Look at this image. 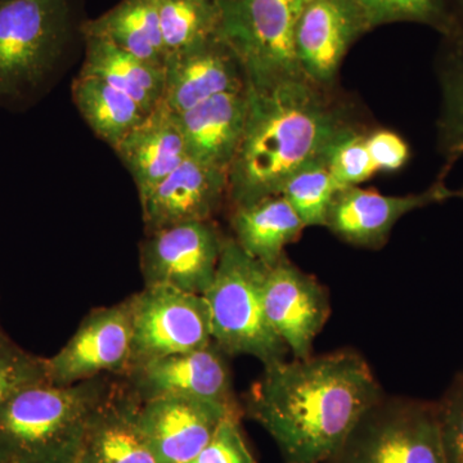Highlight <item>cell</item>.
Returning <instances> with one entry per match:
<instances>
[{
    "label": "cell",
    "mask_w": 463,
    "mask_h": 463,
    "mask_svg": "<svg viewBox=\"0 0 463 463\" xmlns=\"http://www.w3.org/2000/svg\"><path fill=\"white\" fill-rule=\"evenodd\" d=\"M381 397L370 365L345 350L264 365L243 405L285 463H327Z\"/></svg>",
    "instance_id": "1"
},
{
    "label": "cell",
    "mask_w": 463,
    "mask_h": 463,
    "mask_svg": "<svg viewBox=\"0 0 463 463\" xmlns=\"http://www.w3.org/2000/svg\"><path fill=\"white\" fill-rule=\"evenodd\" d=\"M325 88L306 76L249 91L248 118L228 172L232 207L281 194L295 174L327 164L334 146L355 128Z\"/></svg>",
    "instance_id": "2"
},
{
    "label": "cell",
    "mask_w": 463,
    "mask_h": 463,
    "mask_svg": "<svg viewBox=\"0 0 463 463\" xmlns=\"http://www.w3.org/2000/svg\"><path fill=\"white\" fill-rule=\"evenodd\" d=\"M109 374L70 386L38 383L0 404V463H78Z\"/></svg>",
    "instance_id": "3"
},
{
    "label": "cell",
    "mask_w": 463,
    "mask_h": 463,
    "mask_svg": "<svg viewBox=\"0 0 463 463\" xmlns=\"http://www.w3.org/2000/svg\"><path fill=\"white\" fill-rule=\"evenodd\" d=\"M265 265L234 239H225L214 281L203 298L216 345L227 355H251L268 365L285 361L288 349L265 315Z\"/></svg>",
    "instance_id": "4"
},
{
    "label": "cell",
    "mask_w": 463,
    "mask_h": 463,
    "mask_svg": "<svg viewBox=\"0 0 463 463\" xmlns=\"http://www.w3.org/2000/svg\"><path fill=\"white\" fill-rule=\"evenodd\" d=\"M81 25L71 0H0V99L38 90Z\"/></svg>",
    "instance_id": "5"
},
{
    "label": "cell",
    "mask_w": 463,
    "mask_h": 463,
    "mask_svg": "<svg viewBox=\"0 0 463 463\" xmlns=\"http://www.w3.org/2000/svg\"><path fill=\"white\" fill-rule=\"evenodd\" d=\"M219 36L245 70L248 88L264 90L304 76L295 54V32L309 0H219Z\"/></svg>",
    "instance_id": "6"
},
{
    "label": "cell",
    "mask_w": 463,
    "mask_h": 463,
    "mask_svg": "<svg viewBox=\"0 0 463 463\" xmlns=\"http://www.w3.org/2000/svg\"><path fill=\"white\" fill-rule=\"evenodd\" d=\"M327 463H446L437 402L383 395Z\"/></svg>",
    "instance_id": "7"
},
{
    "label": "cell",
    "mask_w": 463,
    "mask_h": 463,
    "mask_svg": "<svg viewBox=\"0 0 463 463\" xmlns=\"http://www.w3.org/2000/svg\"><path fill=\"white\" fill-rule=\"evenodd\" d=\"M128 301L132 317L130 370L213 343L209 307L203 295L145 286Z\"/></svg>",
    "instance_id": "8"
},
{
    "label": "cell",
    "mask_w": 463,
    "mask_h": 463,
    "mask_svg": "<svg viewBox=\"0 0 463 463\" xmlns=\"http://www.w3.org/2000/svg\"><path fill=\"white\" fill-rule=\"evenodd\" d=\"M224 240L212 221L146 234L139 248L145 286H166L203 297L214 281Z\"/></svg>",
    "instance_id": "9"
},
{
    "label": "cell",
    "mask_w": 463,
    "mask_h": 463,
    "mask_svg": "<svg viewBox=\"0 0 463 463\" xmlns=\"http://www.w3.org/2000/svg\"><path fill=\"white\" fill-rule=\"evenodd\" d=\"M132 359V317L129 301L91 310L67 341L47 358L48 381L70 386L94 377H125Z\"/></svg>",
    "instance_id": "10"
},
{
    "label": "cell",
    "mask_w": 463,
    "mask_h": 463,
    "mask_svg": "<svg viewBox=\"0 0 463 463\" xmlns=\"http://www.w3.org/2000/svg\"><path fill=\"white\" fill-rule=\"evenodd\" d=\"M225 356L213 341L201 349L137 365L123 379L142 403L158 398H188L241 414Z\"/></svg>",
    "instance_id": "11"
},
{
    "label": "cell",
    "mask_w": 463,
    "mask_h": 463,
    "mask_svg": "<svg viewBox=\"0 0 463 463\" xmlns=\"http://www.w3.org/2000/svg\"><path fill=\"white\" fill-rule=\"evenodd\" d=\"M264 309L270 327L294 359L312 355L317 335L331 313L327 289L285 255L267 267Z\"/></svg>",
    "instance_id": "12"
},
{
    "label": "cell",
    "mask_w": 463,
    "mask_h": 463,
    "mask_svg": "<svg viewBox=\"0 0 463 463\" xmlns=\"http://www.w3.org/2000/svg\"><path fill=\"white\" fill-rule=\"evenodd\" d=\"M371 32L358 0H309L295 32V54L312 83L330 88L347 51Z\"/></svg>",
    "instance_id": "13"
},
{
    "label": "cell",
    "mask_w": 463,
    "mask_h": 463,
    "mask_svg": "<svg viewBox=\"0 0 463 463\" xmlns=\"http://www.w3.org/2000/svg\"><path fill=\"white\" fill-rule=\"evenodd\" d=\"M455 197L444 183V174L428 190L405 196H386L359 185L340 188L328 209L326 228L359 248H381L394 225L414 210Z\"/></svg>",
    "instance_id": "14"
},
{
    "label": "cell",
    "mask_w": 463,
    "mask_h": 463,
    "mask_svg": "<svg viewBox=\"0 0 463 463\" xmlns=\"http://www.w3.org/2000/svg\"><path fill=\"white\" fill-rule=\"evenodd\" d=\"M228 173L187 157L141 197L146 234L190 222L212 221L227 199Z\"/></svg>",
    "instance_id": "15"
},
{
    "label": "cell",
    "mask_w": 463,
    "mask_h": 463,
    "mask_svg": "<svg viewBox=\"0 0 463 463\" xmlns=\"http://www.w3.org/2000/svg\"><path fill=\"white\" fill-rule=\"evenodd\" d=\"M164 79L163 102L174 114H182L218 94L248 88L242 63L221 36L169 54Z\"/></svg>",
    "instance_id": "16"
},
{
    "label": "cell",
    "mask_w": 463,
    "mask_h": 463,
    "mask_svg": "<svg viewBox=\"0 0 463 463\" xmlns=\"http://www.w3.org/2000/svg\"><path fill=\"white\" fill-rule=\"evenodd\" d=\"M231 414L236 413L196 399L158 398L142 403L139 422L160 463H188Z\"/></svg>",
    "instance_id": "17"
},
{
    "label": "cell",
    "mask_w": 463,
    "mask_h": 463,
    "mask_svg": "<svg viewBox=\"0 0 463 463\" xmlns=\"http://www.w3.org/2000/svg\"><path fill=\"white\" fill-rule=\"evenodd\" d=\"M141 405L124 379L111 381L90 414L78 463H160L139 422Z\"/></svg>",
    "instance_id": "18"
},
{
    "label": "cell",
    "mask_w": 463,
    "mask_h": 463,
    "mask_svg": "<svg viewBox=\"0 0 463 463\" xmlns=\"http://www.w3.org/2000/svg\"><path fill=\"white\" fill-rule=\"evenodd\" d=\"M249 91H227L178 116L188 157L230 172L248 118Z\"/></svg>",
    "instance_id": "19"
},
{
    "label": "cell",
    "mask_w": 463,
    "mask_h": 463,
    "mask_svg": "<svg viewBox=\"0 0 463 463\" xmlns=\"http://www.w3.org/2000/svg\"><path fill=\"white\" fill-rule=\"evenodd\" d=\"M129 170L139 199L188 157L178 116L161 102L114 149Z\"/></svg>",
    "instance_id": "20"
},
{
    "label": "cell",
    "mask_w": 463,
    "mask_h": 463,
    "mask_svg": "<svg viewBox=\"0 0 463 463\" xmlns=\"http://www.w3.org/2000/svg\"><path fill=\"white\" fill-rule=\"evenodd\" d=\"M234 241L265 267L276 264L283 250L300 236L306 225L281 194L267 197L232 213Z\"/></svg>",
    "instance_id": "21"
},
{
    "label": "cell",
    "mask_w": 463,
    "mask_h": 463,
    "mask_svg": "<svg viewBox=\"0 0 463 463\" xmlns=\"http://www.w3.org/2000/svg\"><path fill=\"white\" fill-rule=\"evenodd\" d=\"M80 76L96 78L132 97L147 114L164 99V69L139 60L106 39L83 36Z\"/></svg>",
    "instance_id": "22"
},
{
    "label": "cell",
    "mask_w": 463,
    "mask_h": 463,
    "mask_svg": "<svg viewBox=\"0 0 463 463\" xmlns=\"http://www.w3.org/2000/svg\"><path fill=\"white\" fill-rule=\"evenodd\" d=\"M81 36L106 39L151 65L165 66L157 0H120L106 14L84 21Z\"/></svg>",
    "instance_id": "23"
},
{
    "label": "cell",
    "mask_w": 463,
    "mask_h": 463,
    "mask_svg": "<svg viewBox=\"0 0 463 463\" xmlns=\"http://www.w3.org/2000/svg\"><path fill=\"white\" fill-rule=\"evenodd\" d=\"M71 93L85 123L112 149L148 115L132 97L99 79L78 75Z\"/></svg>",
    "instance_id": "24"
},
{
    "label": "cell",
    "mask_w": 463,
    "mask_h": 463,
    "mask_svg": "<svg viewBox=\"0 0 463 463\" xmlns=\"http://www.w3.org/2000/svg\"><path fill=\"white\" fill-rule=\"evenodd\" d=\"M446 45L439 61L441 112L438 146L447 160L446 169L463 156V33L444 36Z\"/></svg>",
    "instance_id": "25"
},
{
    "label": "cell",
    "mask_w": 463,
    "mask_h": 463,
    "mask_svg": "<svg viewBox=\"0 0 463 463\" xmlns=\"http://www.w3.org/2000/svg\"><path fill=\"white\" fill-rule=\"evenodd\" d=\"M161 35L169 54L188 50L219 36V0H157Z\"/></svg>",
    "instance_id": "26"
},
{
    "label": "cell",
    "mask_w": 463,
    "mask_h": 463,
    "mask_svg": "<svg viewBox=\"0 0 463 463\" xmlns=\"http://www.w3.org/2000/svg\"><path fill=\"white\" fill-rule=\"evenodd\" d=\"M340 188L327 164H316L292 175L279 194L306 227H326L328 209Z\"/></svg>",
    "instance_id": "27"
},
{
    "label": "cell",
    "mask_w": 463,
    "mask_h": 463,
    "mask_svg": "<svg viewBox=\"0 0 463 463\" xmlns=\"http://www.w3.org/2000/svg\"><path fill=\"white\" fill-rule=\"evenodd\" d=\"M368 25L374 27L394 23H416L438 30L444 36L458 33L447 0H358Z\"/></svg>",
    "instance_id": "28"
},
{
    "label": "cell",
    "mask_w": 463,
    "mask_h": 463,
    "mask_svg": "<svg viewBox=\"0 0 463 463\" xmlns=\"http://www.w3.org/2000/svg\"><path fill=\"white\" fill-rule=\"evenodd\" d=\"M50 383L47 358L27 352L0 327V404L21 390Z\"/></svg>",
    "instance_id": "29"
},
{
    "label": "cell",
    "mask_w": 463,
    "mask_h": 463,
    "mask_svg": "<svg viewBox=\"0 0 463 463\" xmlns=\"http://www.w3.org/2000/svg\"><path fill=\"white\" fill-rule=\"evenodd\" d=\"M327 167L341 188L359 185L379 172L365 143V136L355 130L341 138L331 149Z\"/></svg>",
    "instance_id": "30"
},
{
    "label": "cell",
    "mask_w": 463,
    "mask_h": 463,
    "mask_svg": "<svg viewBox=\"0 0 463 463\" xmlns=\"http://www.w3.org/2000/svg\"><path fill=\"white\" fill-rule=\"evenodd\" d=\"M446 463H463V374L437 402Z\"/></svg>",
    "instance_id": "31"
},
{
    "label": "cell",
    "mask_w": 463,
    "mask_h": 463,
    "mask_svg": "<svg viewBox=\"0 0 463 463\" xmlns=\"http://www.w3.org/2000/svg\"><path fill=\"white\" fill-rule=\"evenodd\" d=\"M188 463H258L243 438L240 416L225 417L209 444Z\"/></svg>",
    "instance_id": "32"
},
{
    "label": "cell",
    "mask_w": 463,
    "mask_h": 463,
    "mask_svg": "<svg viewBox=\"0 0 463 463\" xmlns=\"http://www.w3.org/2000/svg\"><path fill=\"white\" fill-rule=\"evenodd\" d=\"M368 151L377 170L395 172L402 169L411 157L408 143L390 130H376L365 136Z\"/></svg>",
    "instance_id": "33"
},
{
    "label": "cell",
    "mask_w": 463,
    "mask_h": 463,
    "mask_svg": "<svg viewBox=\"0 0 463 463\" xmlns=\"http://www.w3.org/2000/svg\"><path fill=\"white\" fill-rule=\"evenodd\" d=\"M448 8L455 20L457 29L463 33V0H447Z\"/></svg>",
    "instance_id": "34"
},
{
    "label": "cell",
    "mask_w": 463,
    "mask_h": 463,
    "mask_svg": "<svg viewBox=\"0 0 463 463\" xmlns=\"http://www.w3.org/2000/svg\"><path fill=\"white\" fill-rule=\"evenodd\" d=\"M455 197H459V199L463 200V187L461 190L455 191Z\"/></svg>",
    "instance_id": "35"
},
{
    "label": "cell",
    "mask_w": 463,
    "mask_h": 463,
    "mask_svg": "<svg viewBox=\"0 0 463 463\" xmlns=\"http://www.w3.org/2000/svg\"><path fill=\"white\" fill-rule=\"evenodd\" d=\"M463 374V373H462Z\"/></svg>",
    "instance_id": "36"
}]
</instances>
